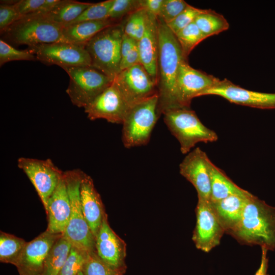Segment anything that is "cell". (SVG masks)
<instances>
[{
    "label": "cell",
    "mask_w": 275,
    "mask_h": 275,
    "mask_svg": "<svg viewBox=\"0 0 275 275\" xmlns=\"http://www.w3.org/2000/svg\"><path fill=\"white\" fill-rule=\"evenodd\" d=\"M158 58L157 73L158 113L176 108L175 91L181 62L186 60L175 35L157 17Z\"/></svg>",
    "instance_id": "1"
},
{
    "label": "cell",
    "mask_w": 275,
    "mask_h": 275,
    "mask_svg": "<svg viewBox=\"0 0 275 275\" xmlns=\"http://www.w3.org/2000/svg\"><path fill=\"white\" fill-rule=\"evenodd\" d=\"M241 243L275 251V207L252 195L241 220L228 233Z\"/></svg>",
    "instance_id": "2"
},
{
    "label": "cell",
    "mask_w": 275,
    "mask_h": 275,
    "mask_svg": "<svg viewBox=\"0 0 275 275\" xmlns=\"http://www.w3.org/2000/svg\"><path fill=\"white\" fill-rule=\"evenodd\" d=\"M64 24L45 15L31 14L10 25L3 34L10 42L29 47L38 44L66 42L63 34Z\"/></svg>",
    "instance_id": "3"
},
{
    "label": "cell",
    "mask_w": 275,
    "mask_h": 275,
    "mask_svg": "<svg viewBox=\"0 0 275 275\" xmlns=\"http://www.w3.org/2000/svg\"><path fill=\"white\" fill-rule=\"evenodd\" d=\"M82 171L79 169L64 172L71 205L69 221L63 236L72 246L89 253L96 251L95 237L82 211L79 187Z\"/></svg>",
    "instance_id": "4"
},
{
    "label": "cell",
    "mask_w": 275,
    "mask_h": 275,
    "mask_svg": "<svg viewBox=\"0 0 275 275\" xmlns=\"http://www.w3.org/2000/svg\"><path fill=\"white\" fill-rule=\"evenodd\" d=\"M163 115L164 123L178 141L183 154L189 153L198 143L218 140L216 133L205 126L190 107L172 108Z\"/></svg>",
    "instance_id": "5"
},
{
    "label": "cell",
    "mask_w": 275,
    "mask_h": 275,
    "mask_svg": "<svg viewBox=\"0 0 275 275\" xmlns=\"http://www.w3.org/2000/svg\"><path fill=\"white\" fill-rule=\"evenodd\" d=\"M123 24L116 23L97 33L85 46L91 65L114 80L120 72Z\"/></svg>",
    "instance_id": "6"
},
{
    "label": "cell",
    "mask_w": 275,
    "mask_h": 275,
    "mask_svg": "<svg viewBox=\"0 0 275 275\" xmlns=\"http://www.w3.org/2000/svg\"><path fill=\"white\" fill-rule=\"evenodd\" d=\"M158 94L129 108L122 123V142L127 148L145 145L159 117Z\"/></svg>",
    "instance_id": "7"
},
{
    "label": "cell",
    "mask_w": 275,
    "mask_h": 275,
    "mask_svg": "<svg viewBox=\"0 0 275 275\" xmlns=\"http://www.w3.org/2000/svg\"><path fill=\"white\" fill-rule=\"evenodd\" d=\"M62 68L70 77L66 93L72 104L78 107L87 106L113 81L92 66Z\"/></svg>",
    "instance_id": "8"
},
{
    "label": "cell",
    "mask_w": 275,
    "mask_h": 275,
    "mask_svg": "<svg viewBox=\"0 0 275 275\" xmlns=\"http://www.w3.org/2000/svg\"><path fill=\"white\" fill-rule=\"evenodd\" d=\"M129 108L157 94V82L140 63L121 71L114 79Z\"/></svg>",
    "instance_id": "9"
},
{
    "label": "cell",
    "mask_w": 275,
    "mask_h": 275,
    "mask_svg": "<svg viewBox=\"0 0 275 275\" xmlns=\"http://www.w3.org/2000/svg\"><path fill=\"white\" fill-rule=\"evenodd\" d=\"M17 166L34 185L46 212L48 201L64 172L56 166L50 159L41 160L20 157L17 160Z\"/></svg>",
    "instance_id": "10"
},
{
    "label": "cell",
    "mask_w": 275,
    "mask_h": 275,
    "mask_svg": "<svg viewBox=\"0 0 275 275\" xmlns=\"http://www.w3.org/2000/svg\"><path fill=\"white\" fill-rule=\"evenodd\" d=\"M37 60L47 65L64 67L92 66L84 46L66 42L41 44L29 47Z\"/></svg>",
    "instance_id": "11"
},
{
    "label": "cell",
    "mask_w": 275,
    "mask_h": 275,
    "mask_svg": "<svg viewBox=\"0 0 275 275\" xmlns=\"http://www.w3.org/2000/svg\"><path fill=\"white\" fill-rule=\"evenodd\" d=\"M196 214L192 240L198 249L208 253L220 244L226 231L210 201L198 198Z\"/></svg>",
    "instance_id": "12"
},
{
    "label": "cell",
    "mask_w": 275,
    "mask_h": 275,
    "mask_svg": "<svg viewBox=\"0 0 275 275\" xmlns=\"http://www.w3.org/2000/svg\"><path fill=\"white\" fill-rule=\"evenodd\" d=\"M220 80L191 67L183 60L179 66L176 81L175 104L177 107H190L191 100L215 86Z\"/></svg>",
    "instance_id": "13"
},
{
    "label": "cell",
    "mask_w": 275,
    "mask_h": 275,
    "mask_svg": "<svg viewBox=\"0 0 275 275\" xmlns=\"http://www.w3.org/2000/svg\"><path fill=\"white\" fill-rule=\"evenodd\" d=\"M214 95L231 103L260 109H275V93L250 91L225 78L201 93L199 96Z\"/></svg>",
    "instance_id": "14"
},
{
    "label": "cell",
    "mask_w": 275,
    "mask_h": 275,
    "mask_svg": "<svg viewBox=\"0 0 275 275\" xmlns=\"http://www.w3.org/2000/svg\"><path fill=\"white\" fill-rule=\"evenodd\" d=\"M84 109L91 120L102 119L111 123L122 124L129 107L113 80Z\"/></svg>",
    "instance_id": "15"
},
{
    "label": "cell",
    "mask_w": 275,
    "mask_h": 275,
    "mask_svg": "<svg viewBox=\"0 0 275 275\" xmlns=\"http://www.w3.org/2000/svg\"><path fill=\"white\" fill-rule=\"evenodd\" d=\"M63 234L45 231L26 242L15 265L19 275H42L45 260L56 240Z\"/></svg>",
    "instance_id": "16"
},
{
    "label": "cell",
    "mask_w": 275,
    "mask_h": 275,
    "mask_svg": "<svg viewBox=\"0 0 275 275\" xmlns=\"http://www.w3.org/2000/svg\"><path fill=\"white\" fill-rule=\"evenodd\" d=\"M209 159L206 153L197 147L188 153L183 159L179 165V171L196 188L198 198L211 202Z\"/></svg>",
    "instance_id": "17"
},
{
    "label": "cell",
    "mask_w": 275,
    "mask_h": 275,
    "mask_svg": "<svg viewBox=\"0 0 275 275\" xmlns=\"http://www.w3.org/2000/svg\"><path fill=\"white\" fill-rule=\"evenodd\" d=\"M95 249L98 256L106 264L126 272L125 242L111 228L106 213L95 238Z\"/></svg>",
    "instance_id": "18"
},
{
    "label": "cell",
    "mask_w": 275,
    "mask_h": 275,
    "mask_svg": "<svg viewBox=\"0 0 275 275\" xmlns=\"http://www.w3.org/2000/svg\"><path fill=\"white\" fill-rule=\"evenodd\" d=\"M46 231L63 234L68 226L71 213L70 199L63 175L47 202Z\"/></svg>",
    "instance_id": "19"
},
{
    "label": "cell",
    "mask_w": 275,
    "mask_h": 275,
    "mask_svg": "<svg viewBox=\"0 0 275 275\" xmlns=\"http://www.w3.org/2000/svg\"><path fill=\"white\" fill-rule=\"evenodd\" d=\"M79 193L84 215L96 238L105 212L92 178L84 172L81 174Z\"/></svg>",
    "instance_id": "20"
},
{
    "label": "cell",
    "mask_w": 275,
    "mask_h": 275,
    "mask_svg": "<svg viewBox=\"0 0 275 275\" xmlns=\"http://www.w3.org/2000/svg\"><path fill=\"white\" fill-rule=\"evenodd\" d=\"M138 47L140 64L157 82L158 58L157 17L149 12L146 28L143 36L138 41Z\"/></svg>",
    "instance_id": "21"
},
{
    "label": "cell",
    "mask_w": 275,
    "mask_h": 275,
    "mask_svg": "<svg viewBox=\"0 0 275 275\" xmlns=\"http://www.w3.org/2000/svg\"><path fill=\"white\" fill-rule=\"evenodd\" d=\"M250 196L230 195L216 202H211L213 209L226 233L233 229L242 217L247 200Z\"/></svg>",
    "instance_id": "22"
},
{
    "label": "cell",
    "mask_w": 275,
    "mask_h": 275,
    "mask_svg": "<svg viewBox=\"0 0 275 275\" xmlns=\"http://www.w3.org/2000/svg\"><path fill=\"white\" fill-rule=\"evenodd\" d=\"M118 23L109 19L85 21L64 25V38L67 42L84 46L93 37L102 30Z\"/></svg>",
    "instance_id": "23"
},
{
    "label": "cell",
    "mask_w": 275,
    "mask_h": 275,
    "mask_svg": "<svg viewBox=\"0 0 275 275\" xmlns=\"http://www.w3.org/2000/svg\"><path fill=\"white\" fill-rule=\"evenodd\" d=\"M211 185V202H216L230 195L250 196L252 194L232 181L210 159L208 161Z\"/></svg>",
    "instance_id": "24"
},
{
    "label": "cell",
    "mask_w": 275,
    "mask_h": 275,
    "mask_svg": "<svg viewBox=\"0 0 275 275\" xmlns=\"http://www.w3.org/2000/svg\"><path fill=\"white\" fill-rule=\"evenodd\" d=\"M72 246L71 242L61 235L54 242L46 257L42 275H59Z\"/></svg>",
    "instance_id": "25"
},
{
    "label": "cell",
    "mask_w": 275,
    "mask_h": 275,
    "mask_svg": "<svg viewBox=\"0 0 275 275\" xmlns=\"http://www.w3.org/2000/svg\"><path fill=\"white\" fill-rule=\"evenodd\" d=\"M93 3L76 1H61L47 17L53 21L65 25L75 19Z\"/></svg>",
    "instance_id": "26"
},
{
    "label": "cell",
    "mask_w": 275,
    "mask_h": 275,
    "mask_svg": "<svg viewBox=\"0 0 275 275\" xmlns=\"http://www.w3.org/2000/svg\"><path fill=\"white\" fill-rule=\"evenodd\" d=\"M194 22L206 38L227 30L229 24L225 18L212 10H205Z\"/></svg>",
    "instance_id": "27"
},
{
    "label": "cell",
    "mask_w": 275,
    "mask_h": 275,
    "mask_svg": "<svg viewBox=\"0 0 275 275\" xmlns=\"http://www.w3.org/2000/svg\"><path fill=\"white\" fill-rule=\"evenodd\" d=\"M26 243V242L21 238L1 231V262L15 266Z\"/></svg>",
    "instance_id": "28"
},
{
    "label": "cell",
    "mask_w": 275,
    "mask_h": 275,
    "mask_svg": "<svg viewBox=\"0 0 275 275\" xmlns=\"http://www.w3.org/2000/svg\"><path fill=\"white\" fill-rule=\"evenodd\" d=\"M181 46L183 56L187 60L192 50L206 39L195 22L175 34Z\"/></svg>",
    "instance_id": "29"
},
{
    "label": "cell",
    "mask_w": 275,
    "mask_h": 275,
    "mask_svg": "<svg viewBox=\"0 0 275 275\" xmlns=\"http://www.w3.org/2000/svg\"><path fill=\"white\" fill-rule=\"evenodd\" d=\"M147 17L148 12L143 8L130 14L125 24H123L124 33L139 41L145 31Z\"/></svg>",
    "instance_id": "30"
},
{
    "label": "cell",
    "mask_w": 275,
    "mask_h": 275,
    "mask_svg": "<svg viewBox=\"0 0 275 275\" xmlns=\"http://www.w3.org/2000/svg\"><path fill=\"white\" fill-rule=\"evenodd\" d=\"M82 272L84 275H124L125 273L108 266L100 259L96 251L87 254Z\"/></svg>",
    "instance_id": "31"
},
{
    "label": "cell",
    "mask_w": 275,
    "mask_h": 275,
    "mask_svg": "<svg viewBox=\"0 0 275 275\" xmlns=\"http://www.w3.org/2000/svg\"><path fill=\"white\" fill-rule=\"evenodd\" d=\"M114 1L107 0L97 3H93L76 19L66 24L85 21L101 20L108 19V13Z\"/></svg>",
    "instance_id": "32"
},
{
    "label": "cell",
    "mask_w": 275,
    "mask_h": 275,
    "mask_svg": "<svg viewBox=\"0 0 275 275\" xmlns=\"http://www.w3.org/2000/svg\"><path fill=\"white\" fill-rule=\"evenodd\" d=\"M36 57L29 50H18L3 39L0 40V66L13 61H36Z\"/></svg>",
    "instance_id": "33"
},
{
    "label": "cell",
    "mask_w": 275,
    "mask_h": 275,
    "mask_svg": "<svg viewBox=\"0 0 275 275\" xmlns=\"http://www.w3.org/2000/svg\"><path fill=\"white\" fill-rule=\"evenodd\" d=\"M87 253L72 246L59 275H77L82 270Z\"/></svg>",
    "instance_id": "34"
},
{
    "label": "cell",
    "mask_w": 275,
    "mask_h": 275,
    "mask_svg": "<svg viewBox=\"0 0 275 275\" xmlns=\"http://www.w3.org/2000/svg\"><path fill=\"white\" fill-rule=\"evenodd\" d=\"M141 8V0H114L107 18L117 22L126 14H130Z\"/></svg>",
    "instance_id": "35"
},
{
    "label": "cell",
    "mask_w": 275,
    "mask_h": 275,
    "mask_svg": "<svg viewBox=\"0 0 275 275\" xmlns=\"http://www.w3.org/2000/svg\"><path fill=\"white\" fill-rule=\"evenodd\" d=\"M189 5L171 22L167 24L172 32L176 34L180 31L194 22L196 17L205 11Z\"/></svg>",
    "instance_id": "36"
},
{
    "label": "cell",
    "mask_w": 275,
    "mask_h": 275,
    "mask_svg": "<svg viewBox=\"0 0 275 275\" xmlns=\"http://www.w3.org/2000/svg\"><path fill=\"white\" fill-rule=\"evenodd\" d=\"M189 6L183 0H163L158 18L168 24Z\"/></svg>",
    "instance_id": "37"
},
{
    "label": "cell",
    "mask_w": 275,
    "mask_h": 275,
    "mask_svg": "<svg viewBox=\"0 0 275 275\" xmlns=\"http://www.w3.org/2000/svg\"><path fill=\"white\" fill-rule=\"evenodd\" d=\"M21 18L14 4L0 6V32L3 34L15 21Z\"/></svg>",
    "instance_id": "38"
},
{
    "label": "cell",
    "mask_w": 275,
    "mask_h": 275,
    "mask_svg": "<svg viewBox=\"0 0 275 275\" xmlns=\"http://www.w3.org/2000/svg\"><path fill=\"white\" fill-rule=\"evenodd\" d=\"M45 0H21L14 4L21 18L35 13Z\"/></svg>",
    "instance_id": "39"
},
{
    "label": "cell",
    "mask_w": 275,
    "mask_h": 275,
    "mask_svg": "<svg viewBox=\"0 0 275 275\" xmlns=\"http://www.w3.org/2000/svg\"><path fill=\"white\" fill-rule=\"evenodd\" d=\"M140 63V54L138 46L125 57L121 59L120 70H124Z\"/></svg>",
    "instance_id": "40"
},
{
    "label": "cell",
    "mask_w": 275,
    "mask_h": 275,
    "mask_svg": "<svg viewBox=\"0 0 275 275\" xmlns=\"http://www.w3.org/2000/svg\"><path fill=\"white\" fill-rule=\"evenodd\" d=\"M163 0H141V7L158 17Z\"/></svg>",
    "instance_id": "41"
},
{
    "label": "cell",
    "mask_w": 275,
    "mask_h": 275,
    "mask_svg": "<svg viewBox=\"0 0 275 275\" xmlns=\"http://www.w3.org/2000/svg\"><path fill=\"white\" fill-rule=\"evenodd\" d=\"M138 46V41L123 33L121 45V59L125 57L131 50Z\"/></svg>",
    "instance_id": "42"
},
{
    "label": "cell",
    "mask_w": 275,
    "mask_h": 275,
    "mask_svg": "<svg viewBox=\"0 0 275 275\" xmlns=\"http://www.w3.org/2000/svg\"><path fill=\"white\" fill-rule=\"evenodd\" d=\"M61 2V1L60 0H45L44 3L37 11L32 14H48L56 8Z\"/></svg>",
    "instance_id": "43"
},
{
    "label": "cell",
    "mask_w": 275,
    "mask_h": 275,
    "mask_svg": "<svg viewBox=\"0 0 275 275\" xmlns=\"http://www.w3.org/2000/svg\"><path fill=\"white\" fill-rule=\"evenodd\" d=\"M261 248V258L260 266L254 275H268L267 273L268 267V258L267 252L268 250L265 248Z\"/></svg>",
    "instance_id": "44"
},
{
    "label": "cell",
    "mask_w": 275,
    "mask_h": 275,
    "mask_svg": "<svg viewBox=\"0 0 275 275\" xmlns=\"http://www.w3.org/2000/svg\"><path fill=\"white\" fill-rule=\"evenodd\" d=\"M77 275H84L82 272V270L80 271V272H78V273L77 274Z\"/></svg>",
    "instance_id": "45"
}]
</instances>
